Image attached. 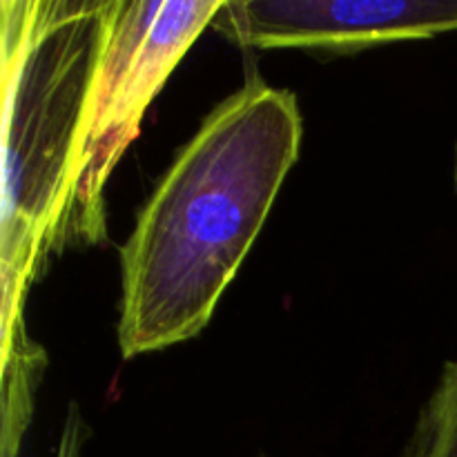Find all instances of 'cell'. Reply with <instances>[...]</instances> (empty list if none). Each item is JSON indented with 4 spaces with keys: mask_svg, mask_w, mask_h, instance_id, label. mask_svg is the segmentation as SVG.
<instances>
[{
    "mask_svg": "<svg viewBox=\"0 0 457 457\" xmlns=\"http://www.w3.org/2000/svg\"><path fill=\"white\" fill-rule=\"evenodd\" d=\"M212 27L244 47L355 52L457 29V0H232Z\"/></svg>",
    "mask_w": 457,
    "mask_h": 457,
    "instance_id": "obj_4",
    "label": "cell"
},
{
    "mask_svg": "<svg viewBox=\"0 0 457 457\" xmlns=\"http://www.w3.org/2000/svg\"><path fill=\"white\" fill-rule=\"evenodd\" d=\"M116 0H3L0 457H18L47 357L25 297L67 212Z\"/></svg>",
    "mask_w": 457,
    "mask_h": 457,
    "instance_id": "obj_2",
    "label": "cell"
},
{
    "mask_svg": "<svg viewBox=\"0 0 457 457\" xmlns=\"http://www.w3.org/2000/svg\"><path fill=\"white\" fill-rule=\"evenodd\" d=\"M83 422H80V415L76 411V406H71L70 413H67L65 427H62L61 442H58V453L56 457H79L80 455V442H83Z\"/></svg>",
    "mask_w": 457,
    "mask_h": 457,
    "instance_id": "obj_6",
    "label": "cell"
},
{
    "mask_svg": "<svg viewBox=\"0 0 457 457\" xmlns=\"http://www.w3.org/2000/svg\"><path fill=\"white\" fill-rule=\"evenodd\" d=\"M223 0H116L89 98L67 212L54 250L105 239L107 179L183 54L212 25Z\"/></svg>",
    "mask_w": 457,
    "mask_h": 457,
    "instance_id": "obj_3",
    "label": "cell"
},
{
    "mask_svg": "<svg viewBox=\"0 0 457 457\" xmlns=\"http://www.w3.org/2000/svg\"><path fill=\"white\" fill-rule=\"evenodd\" d=\"M299 145L297 98L259 79L201 123L120 253L119 346L125 360L186 342L208 326Z\"/></svg>",
    "mask_w": 457,
    "mask_h": 457,
    "instance_id": "obj_1",
    "label": "cell"
},
{
    "mask_svg": "<svg viewBox=\"0 0 457 457\" xmlns=\"http://www.w3.org/2000/svg\"><path fill=\"white\" fill-rule=\"evenodd\" d=\"M402 457H457V361L442 370Z\"/></svg>",
    "mask_w": 457,
    "mask_h": 457,
    "instance_id": "obj_5",
    "label": "cell"
}]
</instances>
